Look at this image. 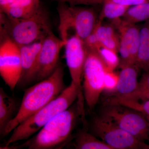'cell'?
I'll use <instances>...</instances> for the list:
<instances>
[{
  "label": "cell",
  "mask_w": 149,
  "mask_h": 149,
  "mask_svg": "<svg viewBox=\"0 0 149 149\" xmlns=\"http://www.w3.org/2000/svg\"><path fill=\"white\" fill-rule=\"evenodd\" d=\"M87 50L82 88L85 101L89 109L92 110L104 92V79L107 69L98 52Z\"/></svg>",
  "instance_id": "5"
},
{
  "label": "cell",
  "mask_w": 149,
  "mask_h": 149,
  "mask_svg": "<svg viewBox=\"0 0 149 149\" xmlns=\"http://www.w3.org/2000/svg\"><path fill=\"white\" fill-rule=\"evenodd\" d=\"M19 109L16 100L0 88V135L16 115Z\"/></svg>",
  "instance_id": "16"
},
{
  "label": "cell",
  "mask_w": 149,
  "mask_h": 149,
  "mask_svg": "<svg viewBox=\"0 0 149 149\" xmlns=\"http://www.w3.org/2000/svg\"><path fill=\"white\" fill-rule=\"evenodd\" d=\"M120 34L118 52L120 56V68L136 65L139 47L140 28L122 18L113 20Z\"/></svg>",
  "instance_id": "11"
},
{
  "label": "cell",
  "mask_w": 149,
  "mask_h": 149,
  "mask_svg": "<svg viewBox=\"0 0 149 149\" xmlns=\"http://www.w3.org/2000/svg\"><path fill=\"white\" fill-rule=\"evenodd\" d=\"M65 149H66V148H65Z\"/></svg>",
  "instance_id": "31"
},
{
  "label": "cell",
  "mask_w": 149,
  "mask_h": 149,
  "mask_svg": "<svg viewBox=\"0 0 149 149\" xmlns=\"http://www.w3.org/2000/svg\"><path fill=\"white\" fill-rule=\"evenodd\" d=\"M0 22L1 37H8L19 46L43 40L52 31L49 13L42 4L27 18H14L1 13Z\"/></svg>",
  "instance_id": "2"
},
{
  "label": "cell",
  "mask_w": 149,
  "mask_h": 149,
  "mask_svg": "<svg viewBox=\"0 0 149 149\" xmlns=\"http://www.w3.org/2000/svg\"><path fill=\"white\" fill-rule=\"evenodd\" d=\"M105 104L121 106L136 111L144 115L149 121V100L128 96H112L107 100Z\"/></svg>",
  "instance_id": "17"
},
{
  "label": "cell",
  "mask_w": 149,
  "mask_h": 149,
  "mask_svg": "<svg viewBox=\"0 0 149 149\" xmlns=\"http://www.w3.org/2000/svg\"><path fill=\"white\" fill-rule=\"evenodd\" d=\"M42 4L40 0H15L1 8V13L16 19L28 18L36 12Z\"/></svg>",
  "instance_id": "14"
},
{
  "label": "cell",
  "mask_w": 149,
  "mask_h": 149,
  "mask_svg": "<svg viewBox=\"0 0 149 149\" xmlns=\"http://www.w3.org/2000/svg\"><path fill=\"white\" fill-rule=\"evenodd\" d=\"M69 143V142H67V143H64L62 145H61V146L50 149H65L67 146L68 145Z\"/></svg>",
  "instance_id": "29"
},
{
  "label": "cell",
  "mask_w": 149,
  "mask_h": 149,
  "mask_svg": "<svg viewBox=\"0 0 149 149\" xmlns=\"http://www.w3.org/2000/svg\"><path fill=\"white\" fill-rule=\"evenodd\" d=\"M136 65L146 72L149 71V20L140 28L139 49Z\"/></svg>",
  "instance_id": "18"
},
{
  "label": "cell",
  "mask_w": 149,
  "mask_h": 149,
  "mask_svg": "<svg viewBox=\"0 0 149 149\" xmlns=\"http://www.w3.org/2000/svg\"><path fill=\"white\" fill-rule=\"evenodd\" d=\"M99 54L109 71H114L120 63L117 52L108 48L102 47L98 52Z\"/></svg>",
  "instance_id": "23"
},
{
  "label": "cell",
  "mask_w": 149,
  "mask_h": 149,
  "mask_svg": "<svg viewBox=\"0 0 149 149\" xmlns=\"http://www.w3.org/2000/svg\"><path fill=\"white\" fill-rule=\"evenodd\" d=\"M122 18L135 24L149 20V1L130 7Z\"/></svg>",
  "instance_id": "22"
},
{
  "label": "cell",
  "mask_w": 149,
  "mask_h": 149,
  "mask_svg": "<svg viewBox=\"0 0 149 149\" xmlns=\"http://www.w3.org/2000/svg\"><path fill=\"white\" fill-rule=\"evenodd\" d=\"M119 73L118 84L113 96L127 95L133 93L137 89L138 69L136 65H128L121 68Z\"/></svg>",
  "instance_id": "15"
},
{
  "label": "cell",
  "mask_w": 149,
  "mask_h": 149,
  "mask_svg": "<svg viewBox=\"0 0 149 149\" xmlns=\"http://www.w3.org/2000/svg\"><path fill=\"white\" fill-rule=\"evenodd\" d=\"M77 104L48 122L31 139L22 144L27 149H50L70 142L78 118Z\"/></svg>",
  "instance_id": "4"
},
{
  "label": "cell",
  "mask_w": 149,
  "mask_h": 149,
  "mask_svg": "<svg viewBox=\"0 0 149 149\" xmlns=\"http://www.w3.org/2000/svg\"><path fill=\"white\" fill-rule=\"evenodd\" d=\"M143 149H149V141L143 142Z\"/></svg>",
  "instance_id": "30"
},
{
  "label": "cell",
  "mask_w": 149,
  "mask_h": 149,
  "mask_svg": "<svg viewBox=\"0 0 149 149\" xmlns=\"http://www.w3.org/2000/svg\"><path fill=\"white\" fill-rule=\"evenodd\" d=\"M102 7L98 16V20L102 22L105 19L114 20L122 18L130 7L112 2H107L102 4Z\"/></svg>",
  "instance_id": "21"
},
{
  "label": "cell",
  "mask_w": 149,
  "mask_h": 149,
  "mask_svg": "<svg viewBox=\"0 0 149 149\" xmlns=\"http://www.w3.org/2000/svg\"><path fill=\"white\" fill-rule=\"evenodd\" d=\"M72 149H118L106 143L85 129L76 134Z\"/></svg>",
  "instance_id": "20"
},
{
  "label": "cell",
  "mask_w": 149,
  "mask_h": 149,
  "mask_svg": "<svg viewBox=\"0 0 149 149\" xmlns=\"http://www.w3.org/2000/svg\"><path fill=\"white\" fill-rule=\"evenodd\" d=\"M125 96L149 100V71L143 74L136 91Z\"/></svg>",
  "instance_id": "24"
},
{
  "label": "cell",
  "mask_w": 149,
  "mask_h": 149,
  "mask_svg": "<svg viewBox=\"0 0 149 149\" xmlns=\"http://www.w3.org/2000/svg\"><path fill=\"white\" fill-rule=\"evenodd\" d=\"M91 133L118 149H143L142 142L126 132L103 115L93 118Z\"/></svg>",
  "instance_id": "6"
},
{
  "label": "cell",
  "mask_w": 149,
  "mask_h": 149,
  "mask_svg": "<svg viewBox=\"0 0 149 149\" xmlns=\"http://www.w3.org/2000/svg\"><path fill=\"white\" fill-rule=\"evenodd\" d=\"M119 75L114 71L107 70L105 75L104 92L108 94H114L118 84Z\"/></svg>",
  "instance_id": "25"
},
{
  "label": "cell",
  "mask_w": 149,
  "mask_h": 149,
  "mask_svg": "<svg viewBox=\"0 0 149 149\" xmlns=\"http://www.w3.org/2000/svg\"><path fill=\"white\" fill-rule=\"evenodd\" d=\"M82 3L85 6L102 5L107 2L117 3L123 5L132 6L149 1V0H81Z\"/></svg>",
  "instance_id": "26"
},
{
  "label": "cell",
  "mask_w": 149,
  "mask_h": 149,
  "mask_svg": "<svg viewBox=\"0 0 149 149\" xmlns=\"http://www.w3.org/2000/svg\"><path fill=\"white\" fill-rule=\"evenodd\" d=\"M64 78V68L60 64L50 76L26 89L17 113L1 137L8 135L21 123L56 98L66 88Z\"/></svg>",
  "instance_id": "1"
},
{
  "label": "cell",
  "mask_w": 149,
  "mask_h": 149,
  "mask_svg": "<svg viewBox=\"0 0 149 149\" xmlns=\"http://www.w3.org/2000/svg\"><path fill=\"white\" fill-rule=\"evenodd\" d=\"M98 20L94 32L98 38L102 47L118 52L119 47L118 39L113 26L103 25Z\"/></svg>",
  "instance_id": "19"
},
{
  "label": "cell",
  "mask_w": 149,
  "mask_h": 149,
  "mask_svg": "<svg viewBox=\"0 0 149 149\" xmlns=\"http://www.w3.org/2000/svg\"><path fill=\"white\" fill-rule=\"evenodd\" d=\"M65 48L66 64L69 70L71 81L78 88L80 92V99L77 104L81 107H84L82 81L83 71L85 61L87 58L88 50L84 40L76 34L71 35L68 38Z\"/></svg>",
  "instance_id": "9"
},
{
  "label": "cell",
  "mask_w": 149,
  "mask_h": 149,
  "mask_svg": "<svg viewBox=\"0 0 149 149\" xmlns=\"http://www.w3.org/2000/svg\"><path fill=\"white\" fill-rule=\"evenodd\" d=\"M84 41L87 49L89 50L95 51L98 52L99 50L102 47L94 31Z\"/></svg>",
  "instance_id": "27"
},
{
  "label": "cell",
  "mask_w": 149,
  "mask_h": 149,
  "mask_svg": "<svg viewBox=\"0 0 149 149\" xmlns=\"http://www.w3.org/2000/svg\"><path fill=\"white\" fill-rule=\"evenodd\" d=\"M44 39L29 45L19 46L22 72L17 86L25 87L35 82L37 61Z\"/></svg>",
  "instance_id": "13"
},
{
  "label": "cell",
  "mask_w": 149,
  "mask_h": 149,
  "mask_svg": "<svg viewBox=\"0 0 149 149\" xmlns=\"http://www.w3.org/2000/svg\"><path fill=\"white\" fill-rule=\"evenodd\" d=\"M80 98L78 88L71 81L54 100L15 128L6 145L29 139L53 118L72 106L75 101L77 99L78 100Z\"/></svg>",
  "instance_id": "3"
},
{
  "label": "cell",
  "mask_w": 149,
  "mask_h": 149,
  "mask_svg": "<svg viewBox=\"0 0 149 149\" xmlns=\"http://www.w3.org/2000/svg\"><path fill=\"white\" fill-rule=\"evenodd\" d=\"M23 148L22 144L20 145H13L11 146V145H6L0 147V149H20Z\"/></svg>",
  "instance_id": "28"
},
{
  "label": "cell",
  "mask_w": 149,
  "mask_h": 149,
  "mask_svg": "<svg viewBox=\"0 0 149 149\" xmlns=\"http://www.w3.org/2000/svg\"><path fill=\"white\" fill-rule=\"evenodd\" d=\"M65 43L52 31L45 37L38 57L34 82L45 80L54 72L60 64V53Z\"/></svg>",
  "instance_id": "10"
},
{
  "label": "cell",
  "mask_w": 149,
  "mask_h": 149,
  "mask_svg": "<svg viewBox=\"0 0 149 149\" xmlns=\"http://www.w3.org/2000/svg\"><path fill=\"white\" fill-rule=\"evenodd\" d=\"M22 72L19 46L8 37H1L0 74L11 91H13L18 85Z\"/></svg>",
  "instance_id": "8"
},
{
  "label": "cell",
  "mask_w": 149,
  "mask_h": 149,
  "mask_svg": "<svg viewBox=\"0 0 149 149\" xmlns=\"http://www.w3.org/2000/svg\"><path fill=\"white\" fill-rule=\"evenodd\" d=\"M105 105L102 114L140 141H149V121L144 115L121 106Z\"/></svg>",
  "instance_id": "7"
},
{
  "label": "cell",
  "mask_w": 149,
  "mask_h": 149,
  "mask_svg": "<svg viewBox=\"0 0 149 149\" xmlns=\"http://www.w3.org/2000/svg\"><path fill=\"white\" fill-rule=\"evenodd\" d=\"M69 8L75 33L85 40L95 29L98 19L97 13L92 7L69 5Z\"/></svg>",
  "instance_id": "12"
}]
</instances>
